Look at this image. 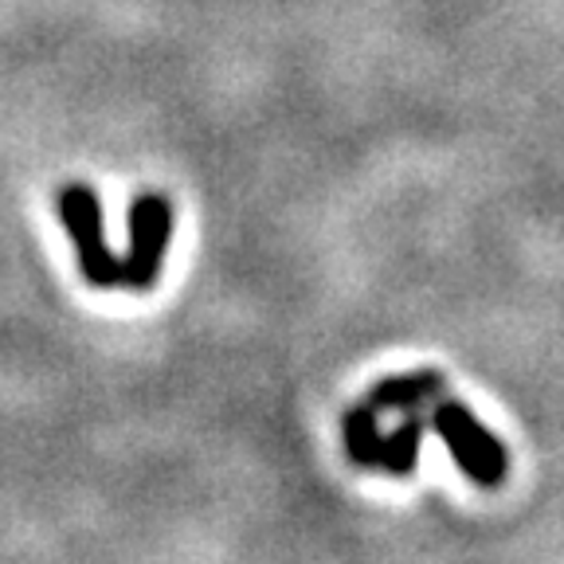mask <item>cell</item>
<instances>
[{
  "instance_id": "6da1fadb",
  "label": "cell",
  "mask_w": 564,
  "mask_h": 564,
  "mask_svg": "<svg viewBox=\"0 0 564 564\" xmlns=\"http://www.w3.org/2000/svg\"><path fill=\"white\" fill-rule=\"evenodd\" d=\"M55 216L67 228V236L75 239V251H79V271L83 279L95 286V291H115L126 286V267L122 259L106 247L102 231V204L98 193L83 181H70L55 193Z\"/></svg>"
},
{
  "instance_id": "7a4b0ae2",
  "label": "cell",
  "mask_w": 564,
  "mask_h": 564,
  "mask_svg": "<svg viewBox=\"0 0 564 564\" xmlns=\"http://www.w3.org/2000/svg\"><path fill=\"white\" fill-rule=\"evenodd\" d=\"M432 427L440 432V440L447 443L451 458L458 463V470L478 486H502L510 455L482 423L470 415V408H463L458 400H435Z\"/></svg>"
},
{
  "instance_id": "3957f363",
  "label": "cell",
  "mask_w": 564,
  "mask_h": 564,
  "mask_svg": "<svg viewBox=\"0 0 564 564\" xmlns=\"http://www.w3.org/2000/svg\"><path fill=\"white\" fill-rule=\"evenodd\" d=\"M130 251H126V291H150L165 267L169 239H173V204L158 193H141L130 204Z\"/></svg>"
},
{
  "instance_id": "277c9868",
  "label": "cell",
  "mask_w": 564,
  "mask_h": 564,
  "mask_svg": "<svg viewBox=\"0 0 564 564\" xmlns=\"http://www.w3.org/2000/svg\"><path fill=\"white\" fill-rule=\"evenodd\" d=\"M443 392V377L432 369L420 372H397V377H384L380 384L369 388L365 404H372L377 412H408L412 415L415 408H423L427 400H440Z\"/></svg>"
},
{
  "instance_id": "5b68a950",
  "label": "cell",
  "mask_w": 564,
  "mask_h": 564,
  "mask_svg": "<svg viewBox=\"0 0 564 564\" xmlns=\"http://www.w3.org/2000/svg\"><path fill=\"white\" fill-rule=\"evenodd\" d=\"M345 451L357 467H380V451H384V432H380V412L372 404H352L341 420Z\"/></svg>"
},
{
  "instance_id": "8992f818",
  "label": "cell",
  "mask_w": 564,
  "mask_h": 564,
  "mask_svg": "<svg viewBox=\"0 0 564 564\" xmlns=\"http://www.w3.org/2000/svg\"><path fill=\"white\" fill-rule=\"evenodd\" d=\"M420 447H423V420L420 415H408L400 420L392 432H384V451H380V470L384 475L408 478L420 463Z\"/></svg>"
}]
</instances>
